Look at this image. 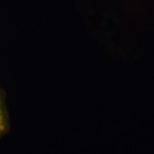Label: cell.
<instances>
[{
    "instance_id": "6da1fadb",
    "label": "cell",
    "mask_w": 154,
    "mask_h": 154,
    "mask_svg": "<svg viewBox=\"0 0 154 154\" xmlns=\"http://www.w3.org/2000/svg\"><path fill=\"white\" fill-rule=\"evenodd\" d=\"M7 129V119H6L5 109L0 99V136H2Z\"/></svg>"
}]
</instances>
